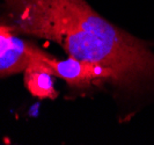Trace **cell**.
<instances>
[{"label":"cell","mask_w":154,"mask_h":145,"mask_svg":"<svg viewBox=\"0 0 154 145\" xmlns=\"http://www.w3.org/2000/svg\"><path fill=\"white\" fill-rule=\"evenodd\" d=\"M14 34L51 41L69 57L110 70L114 87L140 94L154 86V52L86 0H2Z\"/></svg>","instance_id":"1"},{"label":"cell","mask_w":154,"mask_h":145,"mask_svg":"<svg viewBox=\"0 0 154 145\" xmlns=\"http://www.w3.org/2000/svg\"><path fill=\"white\" fill-rule=\"evenodd\" d=\"M30 57L44 65L54 77L65 80L72 88H87L93 84L102 85L104 83H109L111 86L115 85L112 72L94 63L78 61L72 57L60 61L34 44L30 49Z\"/></svg>","instance_id":"2"},{"label":"cell","mask_w":154,"mask_h":145,"mask_svg":"<svg viewBox=\"0 0 154 145\" xmlns=\"http://www.w3.org/2000/svg\"><path fill=\"white\" fill-rule=\"evenodd\" d=\"M23 74L24 86L31 95L38 99H57L58 92L54 90V76L38 61L30 57V61L23 71Z\"/></svg>","instance_id":"3"},{"label":"cell","mask_w":154,"mask_h":145,"mask_svg":"<svg viewBox=\"0 0 154 145\" xmlns=\"http://www.w3.org/2000/svg\"><path fill=\"white\" fill-rule=\"evenodd\" d=\"M31 43L17 39L15 46L0 57V78L23 72L30 61Z\"/></svg>","instance_id":"4"},{"label":"cell","mask_w":154,"mask_h":145,"mask_svg":"<svg viewBox=\"0 0 154 145\" xmlns=\"http://www.w3.org/2000/svg\"><path fill=\"white\" fill-rule=\"evenodd\" d=\"M19 38L15 37L8 24H0V57L15 46Z\"/></svg>","instance_id":"5"}]
</instances>
